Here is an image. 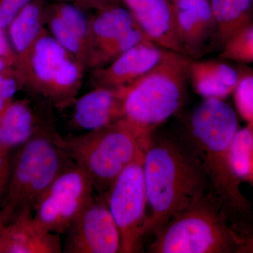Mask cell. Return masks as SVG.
I'll list each match as a JSON object with an SVG mask.
<instances>
[{"label":"cell","instance_id":"obj_1","mask_svg":"<svg viewBox=\"0 0 253 253\" xmlns=\"http://www.w3.org/2000/svg\"><path fill=\"white\" fill-rule=\"evenodd\" d=\"M238 129L237 115L224 100L204 99L190 115L181 135L201 160L211 194L231 225L239 234H248L251 204L231 163V142Z\"/></svg>","mask_w":253,"mask_h":253},{"label":"cell","instance_id":"obj_2","mask_svg":"<svg viewBox=\"0 0 253 253\" xmlns=\"http://www.w3.org/2000/svg\"><path fill=\"white\" fill-rule=\"evenodd\" d=\"M146 235L211 192L201 160L182 136L153 133L143 161Z\"/></svg>","mask_w":253,"mask_h":253},{"label":"cell","instance_id":"obj_3","mask_svg":"<svg viewBox=\"0 0 253 253\" xmlns=\"http://www.w3.org/2000/svg\"><path fill=\"white\" fill-rule=\"evenodd\" d=\"M154 131L123 117L81 135L63 136L57 132L54 139L90 177L97 194L104 196L126 168L144 160Z\"/></svg>","mask_w":253,"mask_h":253},{"label":"cell","instance_id":"obj_4","mask_svg":"<svg viewBox=\"0 0 253 253\" xmlns=\"http://www.w3.org/2000/svg\"><path fill=\"white\" fill-rule=\"evenodd\" d=\"M241 235L209 192L171 218L153 235L149 252L237 253Z\"/></svg>","mask_w":253,"mask_h":253},{"label":"cell","instance_id":"obj_5","mask_svg":"<svg viewBox=\"0 0 253 253\" xmlns=\"http://www.w3.org/2000/svg\"><path fill=\"white\" fill-rule=\"evenodd\" d=\"M57 132L34 136L18 151L0 211V219L5 224L23 213H33L55 179L74 163L55 143Z\"/></svg>","mask_w":253,"mask_h":253},{"label":"cell","instance_id":"obj_6","mask_svg":"<svg viewBox=\"0 0 253 253\" xmlns=\"http://www.w3.org/2000/svg\"><path fill=\"white\" fill-rule=\"evenodd\" d=\"M187 63L184 55L166 50L152 69L125 86V117L155 130L175 114L185 101Z\"/></svg>","mask_w":253,"mask_h":253},{"label":"cell","instance_id":"obj_7","mask_svg":"<svg viewBox=\"0 0 253 253\" xmlns=\"http://www.w3.org/2000/svg\"><path fill=\"white\" fill-rule=\"evenodd\" d=\"M15 68L23 86L58 109L74 105L85 69L46 29Z\"/></svg>","mask_w":253,"mask_h":253},{"label":"cell","instance_id":"obj_8","mask_svg":"<svg viewBox=\"0 0 253 253\" xmlns=\"http://www.w3.org/2000/svg\"><path fill=\"white\" fill-rule=\"evenodd\" d=\"M143 161L126 168L104 195L119 231V253L139 252L146 236L147 199Z\"/></svg>","mask_w":253,"mask_h":253},{"label":"cell","instance_id":"obj_9","mask_svg":"<svg viewBox=\"0 0 253 253\" xmlns=\"http://www.w3.org/2000/svg\"><path fill=\"white\" fill-rule=\"evenodd\" d=\"M92 181L75 163L66 168L38 201L33 220L42 229L65 234L94 196Z\"/></svg>","mask_w":253,"mask_h":253},{"label":"cell","instance_id":"obj_10","mask_svg":"<svg viewBox=\"0 0 253 253\" xmlns=\"http://www.w3.org/2000/svg\"><path fill=\"white\" fill-rule=\"evenodd\" d=\"M66 233L63 252L119 253V231L104 195L93 196Z\"/></svg>","mask_w":253,"mask_h":253},{"label":"cell","instance_id":"obj_11","mask_svg":"<svg viewBox=\"0 0 253 253\" xmlns=\"http://www.w3.org/2000/svg\"><path fill=\"white\" fill-rule=\"evenodd\" d=\"M176 36L181 54L196 57L216 36V23L210 0L172 1Z\"/></svg>","mask_w":253,"mask_h":253},{"label":"cell","instance_id":"obj_12","mask_svg":"<svg viewBox=\"0 0 253 253\" xmlns=\"http://www.w3.org/2000/svg\"><path fill=\"white\" fill-rule=\"evenodd\" d=\"M166 50L151 39L145 40L107 66L94 69L91 83L95 87L120 88L129 85L152 69Z\"/></svg>","mask_w":253,"mask_h":253},{"label":"cell","instance_id":"obj_13","mask_svg":"<svg viewBox=\"0 0 253 253\" xmlns=\"http://www.w3.org/2000/svg\"><path fill=\"white\" fill-rule=\"evenodd\" d=\"M125 86H96L76 100L73 123L86 131L96 130L125 117Z\"/></svg>","mask_w":253,"mask_h":253},{"label":"cell","instance_id":"obj_14","mask_svg":"<svg viewBox=\"0 0 253 253\" xmlns=\"http://www.w3.org/2000/svg\"><path fill=\"white\" fill-rule=\"evenodd\" d=\"M55 131L54 123L37 113L29 101H12L0 116V148L11 151L34 136Z\"/></svg>","mask_w":253,"mask_h":253},{"label":"cell","instance_id":"obj_15","mask_svg":"<svg viewBox=\"0 0 253 253\" xmlns=\"http://www.w3.org/2000/svg\"><path fill=\"white\" fill-rule=\"evenodd\" d=\"M148 37L163 49L180 53L169 0H121Z\"/></svg>","mask_w":253,"mask_h":253},{"label":"cell","instance_id":"obj_16","mask_svg":"<svg viewBox=\"0 0 253 253\" xmlns=\"http://www.w3.org/2000/svg\"><path fill=\"white\" fill-rule=\"evenodd\" d=\"M188 81L204 99L224 100L233 94L239 81V70L219 61L188 59Z\"/></svg>","mask_w":253,"mask_h":253},{"label":"cell","instance_id":"obj_17","mask_svg":"<svg viewBox=\"0 0 253 253\" xmlns=\"http://www.w3.org/2000/svg\"><path fill=\"white\" fill-rule=\"evenodd\" d=\"M8 253L63 252L60 234L42 229L33 220V213H23L6 224Z\"/></svg>","mask_w":253,"mask_h":253},{"label":"cell","instance_id":"obj_18","mask_svg":"<svg viewBox=\"0 0 253 253\" xmlns=\"http://www.w3.org/2000/svg\"><path fill=\"white\" fill-rule=\"evenodd\" d=\"M46 0H32L10 23L6 31L16 54L15 66L22 62L37 40L45 31Z\"/></svg>","mask_w":253,"mask_h":253},{"label":"cell","instance_id":"obj_19","mask_svg":"<svg viewBox=\"0 0 253 253\" xmlns=\"http://www.w3.org/2000/svg\"><path fill=\"white\" fill-rule=\"evenodd\" d=\"M221 46L241 28L253 22V0H210Z\"/></svg>","mask_w":253,"mask_h":253},{"label":"cell","instance_id":"obj_20","mask_svg":"<svg viewBox=\"0 0 253 253\" xmlns=\"http://www.w3.org/2000/svg\"><path fill=\"white\" fill-rule=\"evenodd\" d=\"M138 26L134 15L121 5L97 11L96 16L90 19L93 52Z\"/></svg>","mask_w":253,"mask_h":253},{"label":"cell","instance_id":"obj_21","mask_svg":"<svg viewBox=\"0 0 253 253\" xmlns=\"http://www.w3.org/2000/svg\"><path fill=\"white\" fill-rule=\"evenodd\" d=\"M46 26L55 40L78 60L84 68H89L91 51L72 28L63 21L53 4L48 5Z\"/></svg>","mask_w":253,"mask_h":253},{"label":"cell","instance_id":"obj_22","mask_svg":"<svg viewBox=\"0 0 253 253\" xmlns=\"http://www.w3.org/2000/svg\"><path fill=\"white\" fill-rule=\"evenodd\" d=\"M231 163L236 177L253 185V123L238 129L230 149Z\"/></svg>","mask_w":253,"mask_h":253},{"label":"cell","instance_id":"obj_23","mask_svg":"<svg viewBox=\"0 0 253 253\" xmlns=\"http://www.w3.org/2000/svg\"><path fill=\"white\" fill-rule=\"evenodd\" d=\"M146 39H150L140 26L131 28L109 44L95 50L91 56L89 68L104 67L127 50Z\"/></svg>","mask_w":253,"mask_h":253},{"label":"cell","instance_id":"obj_24","mask_svg":"<svg viewBox=\"0 0 253 253\" xmlns=\"http://www.w3.org/2000/svg\"><path fill=\"white\" fill-rule=\"evenodd\" d=\"M220 57L241 64L253 62V22L229 38L222 46Z\"/></svg>","mask_w":253,"mask_h":253},{"label":"cell","instance_id":"obj_25","mask_svg":"<svg viewBox=\"0 0 253 253\" xmlns=\"http://www.w3.org/2000/svg\"><path fill=\"white\" fill-rule=\"evenodd\" d=\"M238 70L239 81L232 94L236 111L246 123H253V71L243 65Z\"/></svg>","mask_w":253,"mask_h":253},{"label":"cell","instance_id":"obj_26","mask_svg":"<svg viewBox=\"0 0 253 253\" xmlns=\"http://www.w3.org/2000/svg\"><path fill=\"white\" fill-rule=\"evenodd\" d=\"M54 9L63 21L79 36L93 52V41L91 36L90 20L87 19L81 9L71 3L54 4Z\"/></svg>","mask_w":253,"mask_h":253},{"label":"cell","instance_id":"obj_27","mask_svg":"<svg viewBox=\"0 0 253 253\" xmlns=\"http://www.w3.org/2000/svg\"><path fill=\"white\" fill-rule=\"evenodd\" d=\"M23 87L22 78L15 66L0 71V97L12 100L14 95Z\"/></svg>","mask_w":253,"mask_h":253},{"label":"cell","instance_id":"obj_28","mask_svg":"<svg viewBox=\"0 0 253 253\" xmlns=\"http://www.w3.org/2000/svg\"><path fill=\"white\" fill-rule=\"evenodd\" d=\"M32 0H0V26L7 29L10 23Z\"/></svg>","mask_w":253,"mask_h":253},{"label":"cell","instance_id":"obj_29","mask_svg":"<svg viewBox=\"0 0 253 253\" xmlns=\"http://www.w3.org/2000/svg\"><path fill=\"white\" fill-rule=\"evenodd\" d=\"M10 151L0 148V199L6 192L11 175L12 163L10 159Z\"/></svg>","mask_w":253,"mask_h":253},{"label":"cell","instance_id":"obj_30","mask_svg":"<svg viewBox=\"0 0 253 253\" xmlns=\"http://www.w3.org/2000/svg\"><path fill=\"white\" fill-rule=\"evenodd\" d=\"M80 9H93L99 11L121 5V0H68Z\"/></svg>","mask_w":253,"mask_h":253},{"label":"cell","instance_id":"obj_31","mask_svg":"<svg viewBox=\"0 0 253 253\" xmlns=\"http://www.w3.org/2000/svg\"><path fill=\"white\" fill-rule=\"evenodd\" d=\"M6 30L0 26V56L6 58L16 64V57L12 49L8 33Z\"/></svg>","mask_w":253,"mask_h":253},{"label":"cell","instance_id":"obj_32","mask_svg":"<svg viewBox=\"0 0 253 253\" xmlns=\"http://www.w3.org/2000/svg\"><path fill=\"white\" fill-rule=\"evenodd\" d=\"M237 253H253V235H241Z\"/></svg>","mask_w":253,"mask_h":253},{"label":"cell","instance_id":"obj_33","mask_svg":"<svg viewBox=\"0 0 253 253\" xmlns=\"http://www.w3.org/2000/svg\"><path fill=\"white\" fill-rule=\"evenodd\" d=\"M0 253H8L6 224L0 219Z\"/></svg>","mask_w":253,"mask_h":253},{"label":"cell","instance_id":"obj_34","mask_svg":"<svg viewBox=\"0 0 253 253\" xmlns=\"http://www.w3.org/2000/svg\"><path fill=\"white\" fill-rule=\"evenodd\" d=\"M11 66H15L14 62L6 59V58L0 56V71H2L5 68L11 67Z\"/></svg>","mask_w":253,"mask_h":253},{"label":"cell","instance_id":"obj_35","mask_svg":"<svg viewBox=\"0 0 253 253\" xmlns=\"http://www.w3.org/2000/svg\"><path fill=\"white\" fill-rule=\"evenodd\" d=\"M13 101L12 100L6 99L4 98L0 97V116L4 111V109L9 106L10 103Z\"/></svg>","mask_w":253,"mask_h":253},{"label":"cell","instance_id":"obj_36","mask_svg":"<svg viewBox=\"0 0 253 253\" xmlns=\"http://www.w3.org/2000/svg\"><path fill=\"white\" fill-rule=\"evenodd\" d=\"M169 1H171V2H172V1H175V0H169Z\"/></svg>","mask_w":253,"mask_h":253}]
</instances>
